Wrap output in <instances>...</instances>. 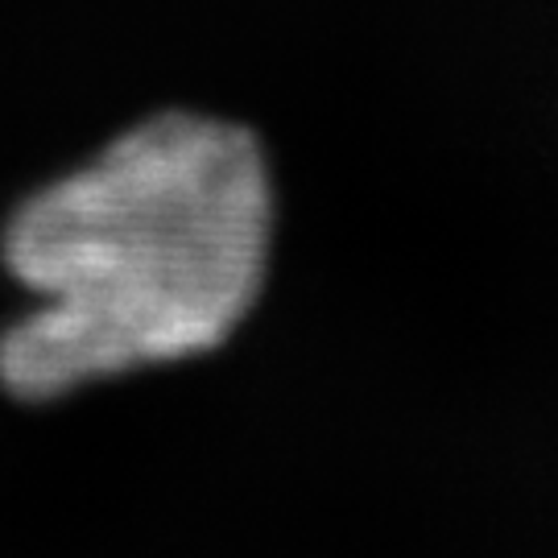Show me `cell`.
I'll list each match as a JSON object with an SVG mask.
<instances>
[{"label":"cell","instance_id":"1","mask_svg":"<svg viewBox=\"0 0 558 558\" xmlns=\"http://www.w3.org/2000/svg\"><path fill=\"white\" fill-rule=\"evenodd\" d=\"M269 232V170L248 129L141 120L9 223V269L41 306L0 336V385L46 401L211 352L257 302Z\"/></svg>","mask_w":558,"mask_h":558}]
</instances>
